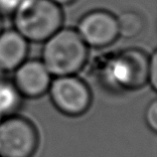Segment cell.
Segmentation results:
<instances>
[{
    "label": "cell",
    "instance_id": "obj_1",
    "mask_svg": "<svg viewBox=\"0 0 157 157\" xmlns=\"http://www.w3.org/2000/svg\"><path fill=\"white\" fill-rule=\"evenodd\" d=\"M88 48L77 30L60 28L45 41L41 61L52 76L76 75L86 64Z\"/></svg>",
    "mask_w": 157,
    "mask_h": 157
},
{
    "label": "cell",
    "instance_id": "obj_2",
    "mask_svg": "<svg viewBox=\"0 0 157 157\" xmlns=\"http://www.w3.org/2000/svg\"><path fill=\"white\" fill-rule=\"evenodd\" d=\"M12 16L15 30L28 42H45L63 23L61 7L50 0H24Z\"/></svg>",
    "mask_w": 157,
    "mask_h": 157
},
{
    "label": "cell",
    "instance_id": "obj_3",
    "mask_svg": "<svg viewBox=\"0 0 157 157\" xmlns=\"http://www.w3.org/2000/svg\"><path fill=\"white\" fill-rule=\"evenodd\" d=\"M149 55L137 48H128L107 61L104 69L105 81L117 90H132L148 82Z\"/></svg>",
    "mask_w": 157,
    "mask_h": 157
},
{
    "label": "cell",
    "instance_id": "obj_4",
    "mask_svg": "<svg viewBox=\"0 0 157 157\" xmlns=\"http://www.w3.org/2000/svg\"><path fill=\"white\" fill-rule=\"evenodd\" d=\"M34 124L19 115L0 119V157H31L38 147Z\"/></svg>",
    "mask_w": 157,
    "mask_h": 157
},
{
    "label": "cell",
    "instance_id": "obj_5",
    "mask_svg": "<svg viewBox=\"0 0 157 157\" xmlns=\"http://www.w3.org/2000/svg\"><path fill=\"white\" fill-rule=\"evenodd\" d=\"M48 92L56 109L69 117L84 114L92 104L89 86L75 75L56 77Z\"/></svg>",
    "mask_w": 157,
    "mask_h": 157
},
{
    "label": "cell",
    "instance_id": "obj_6",
    "mask_svg": "<svg viewBox=\"0 0 157 157\" xmlns=\"http://www.w3.org/2000/svg\"><path fill=\"white\" fill-rule=\"evenodd\" d=\"M77 32L88 47H107L119 36L117 16L105 10L90 11L78 21Z\"/></svg>",
    "mask_w": 157,
    "mask_h": 157
},
{
    "label": "cell",
    "instance_id": "obj_7",
    "mask_svg": "<svg viewBox=\"0 0 157 157\" xmlns=\"http://www.w3.org/2000/svg\"><path fill=\"white\" fill-rule=\"evenodd\" d=\"M13 72V84L22 97L39 98L50 88L52 75L41 60H25Z\"/></svg>",
    "mask_w": 157,
    "mask_h": 157
},
{
    "label": "cell",
    "instance_id": "obj_8",
    "mask_svg": "<svg viewBox=\"0 0 157 157\" xmlns=\"http://www.w3.org/2000/svg\"><path fill=\"white\" fill-rule=\"evenodd\" d=\"M28 55V41L15 30L0 33V70L4 73L13 72Z\"/></svg>",
    "mask_w": 157,
    "mask_h": 157
},
{
    "label": "cell",
    "instance_id": "obj_9",
    "mask_svg": "<svg viewBox=\"0 0 157 157\" xmlns=\"http://www.w3.org/2000/svg\"><path fill=\"white\" fill-rule=\"evenodd\" d=\"M22 96L15 88L13 82L6 78L0 81V119L12 115L21 105Z\"/></svg>",
    "mask_w": 157,
    "mask_h": 157
},
{
    "label": "cell",
    "instance_id": "obj_10",
    "mask_svg": "<svg viewBox=\"0 0 157 157\" xmlns=\"http://www.w3.org/2000/svg\"><path fill=\"white\" fill-rule=\"evenodd\" d=\"M118 35L123 38H134L142 32L144 28V19L136 11H124L117 17Z\"/></svg>",
    "mask_w": 157,
    "mask_h": 157
},
{
    "label": "cell",
    "instance_id": "obj_11",
    "mask_svg": "<svg viewBox=\"0 0 157 157\" xmlns=\"http://www.w3.org/2000/svg\"><path fill=\"white\" fill-rule=\"evenodd\" d=\"M148 84L150 85L151 89L156 90L157 88V53H153L149 55V67H148Z\"/></svg>",
    "mask_w": 157,
    "mask_h": 157
},
{
    "label": "cell",
    "instance_id": "obj_12",
    "mask_svg": "<svg viewBox=\"0 0 157 157\" xmlns=\"http://www.w3.org/2000/svg\"><path fill=\"white\" fill-rule=\"evenodd\" d=\"M145 121L152 131L157 130V101L153 100L147 106L145 113Z\"/></svg>",
    "mask_w": 157,
    "mask_h": 157
},
{
    "label": "cell",
    "instance_id": "obj_13",
    "mask_svg": "<svg viewBox=\"0 0 157 157\" xmlns=\"http://www.w3.org/2000/svg\"><path fill=\"white\" fill-rule=\"evenodd\" d=\"M24 0H0V15H13Z\"/></svg>",
    "mask_w": 157,
    "mask_h": 157
},
{
    "label": "cell",
    "instance_id": "obj_14",
    "mask_svg": "<svg viewBox=\"0 0 157 157\" xmlns=\"http://www.w3.org/2000/svg\"><path fill=\"white\" fill-rule=\"evenodd\" d=\"M50 1L61 6V5H69V4L74 3L75 1H77V0H50Z\"/></svg>",
    "mask_w": 157,
    "mask_h": 157
},
{
    "label": "cell",
    "instance_id": "obj_15",
    "mask_svg": "<svg viewBox=\"0 0 157 157\" xmlns=\"http://www.w3.org/2000/svg\"><path fill=\"white\" fill-rule=\"evenodd\" d=\"M3 78H5V73H4L2 70H0V81L3 80Z\"/></svg>",
    "mask_w": 157,
    "mask_h": 157
},
{
    "label": "cell",
    "instance_id": "obj_16",
    "mask_svg": "<svg viewBox=\"0 0 157 157\" xmlns=\"http://www.w3.org/2000/svg\"><path fill=\"white\" fill-rule=\"evenodd\" d=\"M3 31V26H2V19H1V15H0V33Z\"/></svg>",
    "mask_w": 157,
    "mask_h": 157
}]
</instances>
